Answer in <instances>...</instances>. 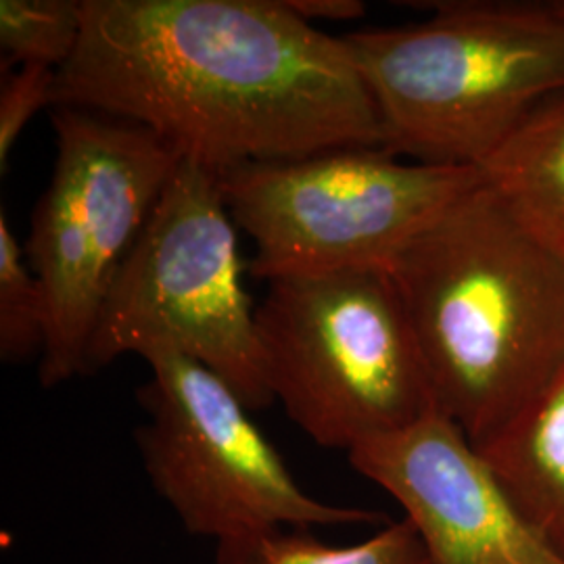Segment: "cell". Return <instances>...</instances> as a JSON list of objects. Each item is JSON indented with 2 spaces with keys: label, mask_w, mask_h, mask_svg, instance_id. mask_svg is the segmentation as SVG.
Wrapping results in <instances>:
<instances>
[{
  "label": "cell",
  "mask_w": 564,
  "mask_h": 564,
  "mask_svg": "<svg viewBox=\"0 0 564 564\" xmlns=\"http://www.w3.org/2000/svg\"><path fill=\"white\" fill-rule=\"evenodd\" d=\"M147 421L134 437L147 477L193 535L216 544L281 527L377 524V510L328 505L303 491L249 408L218 375L182 354L142 356Z\"/></svg>",
  "instance_id": "8"
},
{
  "label": "cell",
  "mask_w": 564,
  "mask_h": 564,
  "mask_svg": "<svg viewBox=\"0 0 564 564\" xmlns=\"http://www.w3.org/2000/svg\"><path fill=\"white\" fill-rule=\"evenodd\" d=\"M235 226L218 176L182 162L102 303L88 375L123 354L170 349L218 375L249 410L274 403Z\"/></svg>",
  "instance_id": "5"
},
{
  "label": "cell",
  "mask_w": 564,
  "mask_h": 564,
  "mask_svg": "<svg viewBox=\"0 0 564 564\" xmlns=\"http://www.w3.org/2000/svg\"><path fill=\"white\" fill-rule=\"evenodd\" d=\"M554 4H556V9H558V11L564 15V0H561V2H554Z\"/></svg>",
  "instance_id": "17"
},
{
  "label": "cell",
  "mask_w": 564,
  "mask_h": 564,
  "mask_svg": "<svg viewBox=\"0 0 564 564\" xmlns=\"http://www.w3.org/2000/svg\"><path fill=\"white\" fill-rule=\"evenodd\" d=\"M48 303L7 214L0 212V358L28 362L44 354Z\"/></svg>",
  "instance_id": "14"
},
{
  "label": "cell",
  "mask_w": 564,
  "mask_h": 564,
  "mask_svg": "<svg viewBox=\"0 0 564 564\" xmlns=\"http://www.w3.org/2000/svg\"><path fill=\"white\" fill-rule=\"evenodd\" d=\"M429 20L343 41L379 107L387 151L484 165L564 90V15L554 2H426Z\"/></svg>",
  "instance_id": "3"
},
{
  "label": "cell",
  "mask_w": 564,
  "mask_h": 564,
  "mask_svg": "<svg viewBox=\"0 0 564 564\" xmlns=\"http://www.w3.org/2000/svg\"><path fill=\"white\" fill-rule=\"evenodd\" d=\"M437 408L475 447L564 370V232L487 182L389 263Z\"/></svg>",
  "instance_id": "2"
},
{
  "label": "cell",
  "mask_w": 564,
  "mask_h": 564,
  "mask_svg": "<svg viewBox=\"0 0 564 564\" xmlns=\"http://www.w3.org/2000/svg\"><path fill=\"white\" fill-rule=\"evenodd\" d=\"M216 564H426L423 542L408 519L354 545L321 542L310 529L281 527L216 544Z\"/></svg>",
  "instance_id": "12"
},
{
  "label": "cell",
  "mask_w": 564,
  "mask_h": 564,
  "mask_svg": "<svg viewBox=\"0 0 564 564\" xmlns=\"http://www.w3.org/2000/svg\"><path fill=\"white\" fill-rule=\"evenodd\" d=\"M59 105L139 123L216 176L387 147L345 41L282 0H84L78 51L57 74Z\"/></svg>",
  "instance_id": "1"
},
{
  "label": "cell",
  "mask_w": 564,
  "mask_h": 564,
  "mask_svg": "<svg viewBox=\"0 0 564 564\" xmlns=\"http://www.w3.org/2000/svg\"><path fill=\"white\" fill-rule=\"evenodd\" d=\"M256 323L274 402L321 447L349 452L437 408L389 268L270 281Z\"/></svg>",
  "instance_id": "4"
},
{
  "label": "cell",
  "mask_w": 564,
  "mask_h": 564,
  "mask_svg": "<svg viewBox=\"0 0 564 564\" xmlns=\"http://www.w3.org/2000/svg\"><path fill=\"white\" fill-rule=\"evenodd\" d=\"M218 182L230 218L256 245L251 276L270 282L389 268L485 176L470 165L402 162L384 149L354 147L241 165Z\"/></svg>",
  "instance_id": "7"
},
{
  "label": "cell",
  "mask_w": 564,
  "mask_h": 564,
  "mask_svg": "<svg viewBox=\"0 0 564 564\" xmlns=\"http://www.w3.org/2000/svg\"><path fill=\"white\" fill-rule=\"evenodd\" d=\"M282 4L305 23L360 20L366 13L360 0H282Z\"/></svg>",
  "instance_id": "16"
},
{
  "label": "cell",
  "mask_w": 564,
  "mask_h": 564,
  "mask_svg": "<svg viewBox=\"0 0 564 564\" xmlns=\"http://www.w3.org/2000/svg\"><path fill=\"white\" fill-rule=\"evenodd\" d=\"M84 0H2V72L15 65H46L59 72L78 51Z\"/></svg>",
  "instance_id": "13"
},
{
  "label": "cell",
  "mask_w": 564,
  "mask_h": 564,
  "mask_svg": "<svg viewBox=\"0 0 564 564\" xmlns=\"http://www.w3.org/2000/svg\"><path fill=\"white\" fill-rule=\"evenodd\" d=\"M481 172L527 220L564 232V90L538 105Z\"/></svg>",
  "instance_id": "11"
},
{
  "label": "cell",
  "mask_w": 564,
  "mask_h": 564,
  "mask_svg": "<svg viewBox=\"0 0 564 564\" xmlns=\"http://www.w3.org/2000/svg\"><path fill=\"white\" fill-rule=\"evenodd\" d=\"M55 165L25 258L48 303L42 387L88 375V345L109 289L182 160L139 123L59 105Z\"/></svg>",
  "instance_id": "6"
},
{
  "label": "cell",
  "mask_w": 564,
  "mask_h": 564,
  "mask_svg": "<svg viewBox=\"0 0 564 564\" xmlns=\"http://www.w3.org/2000/svg\"><path fill=\"white\" fill-rule=\"evenodd\" d=\"M477 449L512 502L564 556V370Z\"/></svg>",
  "instance_id": "10"
},
{
  "label": "cell",
  "mask_w": 564,
  "mask_h": 564,
  "mask_svg": "<svg viewBox=\"0 0 564 564\" xmlns=\"http://www.w3.org/2000/svg\"><path fill=\"white\" fill-rule=\"evenodd\" d=\"M347 458L402 506L426 564H564L440 408L398 433L356 445Z\"/></svg>",
  "instance_id": "9"
},
{
  "label": "cell",
  "mask_w": 564,
  "mask_h": 564,
  "mask_svg": "<svg viewBox=\"0 0 564 564\" xmlns=\"http://www.w3.org/2000/svg\"><path fill=\"white\" fill-rule=\"evenodd\" d=\"M57 69L46 65H21L13 69L0 90V172L7 174V163L18 144L21 132L32 118L55 105Z\"/></svg>",
  "instance_id": "15"
}]
</instances>
